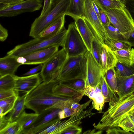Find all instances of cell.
Here are the masks:
<instances>
[{
  "instance_id": "cell-1",
  "label": "cell",
  "mask_w": 134,
  "mask_h": 134,
  "mask_svg": "<svg viewBox=\"0 0 134 134\" xmlns=\"http://www.w3.org/2000/svg\"><path fill=\"white\" fill-rule=\"evenodd\" d=\"M60 81L57 80L41 83L29 93L25 104V108L31 109L35 113L40 114L44 110L51 108L58 101L72 100L54 94V87Z\"/></svg>"
},
{
  "instance_id": "cell-2",
  "label": "cell",
  "mask_w": 134,
  "mask_h": 134,
  "mask_svg": "<svg viewBox=\"0 0 134 134\" xmlns=\"http://www.w3.org/2000/svg\"><path fill=\"white\" fill-rule=\"evenodd\" d=\"M134 108V94L118 101L109 108L103 114L102 118L95 126L98 130L118 127L120 122Z\"/></svg>"
},
{
  "instance_id": "cell-3",
  "label": "cell",
  "mask_w": 134,
  "mask_h": 134,
  "mask_svg": "<svg viewBox=\"0 0 134 134\" xmlns=\"http://www.w3.org/2000/svg\"><path fill=\"white\" fill-rule=\"evenodd\" d=\"M67 29L65 27L58 34L47 39L38 38L18 45L8 51L7 55L15 57L25 56L33 52L54 46H61L65 37Z\"/></svg>"
},
{
  "instance_id": "cell-4",
  "label": "cell",
  "mask_w": 134,
  "mask_h": 134,
  "mask_svg": "<svg viewBox=\"0 0 134 134\" xmlns=\"http://www.w3.org/2000/svg\"><path fill=\"white\" fill-rule=\"evenodd\" d=\"M70 1L60 0L47 14L36 18L31 24L29 35L34 38L38 37L40 34L53 22L61 16L65 15Z\"/></svg>"
},
{
  "instance_id": "cell-5",
  "label": "cell",
  "mask_w": 134,
  "mask_h": 134,
  "mask_svg": "<svg viewBox=\"0 0 134 134\" xmlns=\"http://www.w3.org/2000/svg\"><path fill=\"white\" fill-rule=\"evenodd\" d=\"M86 78V59L85 55L68 57L61 68L56 80L60 81Z\"/></svg>"
},
{
  "instance_id": "cell-6",
  "label": "cell",
  "mask_w": 134,
  "mask_h": 134,
  "mask_svg": "<svg viewBox=\"0 0 134 134\" xmlns=\"http://www.w3.org/2000/svg\"><path fill=\"white\" fill-rule=\"evenodd\" d=\"M61 46L66 52L68 57L85 55L88 51L75 22L69 25Z\"/></svg>"
},
{
  "instance_id": "cell-7",
  "label": "cell",
  "mask_w": 134,
  "mask_h": 134,
  "mask_svg": "<svg viewBox=\"0 0 134 134\" xmlns=\"http://www.w3.org/2000/svg\"><path fill=\"white\" fill-rule=\"evenodd\" d=\"M104 11L110 23L127 39L129 34L134 31V22L125 7L121 9H107Z\"/></svg>"
},
{
  "instance_id": "cell-8",
  "label": "cell",
  "mask_w": 134,
  "mask_h": 134,
  "mask_svg": "<svg viewBox=\"0 0 134 134\" xmlns=\"http://www.w3.org/2000/svg\"><path fill=\"white\" fill-rule=\"evenodd\" d=\"M92 107L85 110L80 111L77 114L70 116L64 120L59 119L51 125L38 133V134H61L62 132L69 127L79 126L83 119L90 117L96 113L92 112Z\"/></svg>"
},
{
  "instance_id": "cell-9",
  "label": "cell",
  "mask_w": 134,
  "mask_h": 134,
  "mask_svg": "<svg viewBox=\"0 0 134 134\" xmlns=\"http://www.w3.org/2000/svg\"><path fill=\"white\" fill-rule=\"evenodd\" d=\"M68 57L62 48L54 54L43 64L40 75L43 82H48L56 80L59 72Z\"/></svg>"
},
{
  "instance_id": "cell-10",
  "label": "cell",
  "mask_w": 134,
  "mask_h": 134,
  "mask_svg": "<svg viewBox=\"0 0 134 134\" xmlns=\"http://www.w3.org/2000/svg\"><path fill=\"white\" fill-rule=\"evenodd\" d=\"M85 20L94 38L102 44L109 39L106 34L103 25L99 19L93 8L92 0H85Z\"/></svg>"
},
{
  "instance_id": "cell-11",
  "label": "cell",
  "mask_w": 134,
  "mask_h": 134,
  "mask_svg": "<svg viewBox=\"0 0 134 134\" xmlns=\"http://www.w3.org/2000/svg\"><path fill=\"white\" fill-rule=\"evenodd\" d=\"M61 109H48L39 114L34 124L25 131L24 134H38L40 132L51 125L60 119L58 116Z\"/></svg>"
},
{
  "instance_id": "cell-12",
  "label": "cell",
  "mask_w": 134,
  "mask_h": 134,
  "mask_svg": "<svg viewBox=\"0 0 134 134\" xmlns=\"http://www.w3.org/2000/svg\"><path fill=\"white\" fill-rule=\"evenodd\" d=\"M43 0H25L0 10V16L12 17L23 13L38 10L42 6Z\"/></svg>"
},
{
  "instance_id": "cell-13",
  "label": "cell",
  "mask_w": 134,
  "mask_h": 134,
  "mask_svg": "<svg viewBox=\"0 0 134 134\" xmlns=\"http://www.w3.org/2000/svg\"><path fill=\"white\" fill-rule=\"evenodd\" d=\"M59 47L54 46L33 52L25 56L17 57V60L21 65L43 64L59 50Z\"/></svg>"
},
{
  "instance_id": "cell-14",
  "label": "cell",
  "mask_w": 134,
  "mask_h": 134,
  "mask_svg": "<svg viewBox=\"0 0 134 134\" xmlns=\"http://www.w3.org/2000/svg\"><path fill=\"white\" fill-rule=\"evenodd\" d=\"M86 59V86L90 85L94 87L100 82L104 76L100 65L91 53L88 51L85 55Z\"/></svg>"
},
{
  "instance_id": "cell-15",
  "label": "cell",
  "mask_w": 134,
  "mask_h": 134,
  "mask_svg": "<svg viewBox=\"0 0 134 134\" xmlns=\"http://www.w3.org/2000/svg\"><path fill=\"white\" fill-rule=\"evenodd\" d=\"M40 72L33 75L18 76L16 75L14 89L19 96L21 93L28 94L41 82Z\"/></svg>"
},
{
  "instance_id": "cell-16",
  "label": "cell",
  "mask_w": 134,
  "mask_h": 134,
  "mask_svg": "<svg viewBox=\"0 0 134 134\" xmlns=\"http://www.w3.org/2000/svg\"><path fill=\"white\" fill-rule=\"evenodd\" d=\"M116 75L118 91L119 101L134 94V74L124 77L116 73Z\"/></svg>"
},
{
  "instance_id": "cell-17",
  "label": "cell",
  "mask_w": 134,
  "mask_h": 134,
  "mask_svg": "<svg viewBox=\"0 0 134 134\" xmlns=\"http://www.w3.org/2000/svg\"><path fill=\"white\" fill-rule=\"evenodd\" d=\"M53 91L56 95L74 99L78 103L84 96L83 91L74 89L60 81L54 87Z\"/></svg>"
},
{
  "instance_id": "cell-18",
  "label": "cell",
  "mask_w": 134,
  "mask_h": 134,
  "mask_svg": "<svg viewBox=\"0 0 134 134\" xmlns=\"http://www.w3.org/2000/svg\"><path fill=\"white\" fill-rule=\"evenodd\" d=\"M21 64L18 62L16 57L7 55L0 59V77L7 75H15Z\"/></svg>"
},
{
  "instance_id": "cell-19",
  "label": "cell",
  "mask_w": 134,
  "mask_h": 134,
  "mask_svg": "<svg viewBox=\"0 0 134 134\" xmlns=\"http://www.w3.org/2000/svg\"><path fill=\"white\" fill-rule=\"evenodd\" d=\"M77 30L88 50L91 52L92 44L94 37L84 18L79 17L75 20Z\"/></svg>"
},
{
  "instance_id": "cell-20",
  "label": "cell",
  "mask_w": 134,
  "mask_h": 134,
  "mask_svg": "<svg viewBox=\"0 0 134 134\" xmlns=\"http://www.w3.org/2000/svg\"><path fill=\"white\" fill-rule=\"evenodd\" d=\"M100 65L105 76L106 72L115 66L118 60L111 49L105 44L102 45Z\"/></svg>"
},
{
  "instance_id": "cell-21",
  "label": "cell",
  "mask_w": 134,
  "mask_h": 134,
  "mask_svg": "<svg viewBox=\"0 0 134 134\" xmlns=\"http://www.w3.org/2000/svg\"><path fill=\"white\" fill-rule=\"evenodd\" d=\"M65 15L64 14L61 16L53 22L40 34L38 38L47 39L59 33L64 27Z\"/></svg>"
},
{
  "instance_id": "cell-22",
  "label": "cell",
  "mask_w": 134,
  "mask_h": 134,
  "mask_svg": "<svg viewBox=\"0 0 134 134\" xmlns=\"http://www.w3.org/2000/svg\"><path fill=\"white\" fill-rule=\"evenodd\" d=\"M85 1L70 0L69 6L65 15L70 16L74 20L79 17H85Z\"/></svg>"
},
{
  "instance_id": "cell-23",
  "label": "cell",
  "mask_w": 134,
  "mask_h": 134,
  "mask_svg": "<svg viewBox=\"0 0 134 134\" xmlns=\"http://www.w3.org/2000/svg\"><path fill=\"white\" fill-rule=\"evenodd\" d=\"M28 94L18 96L13 108L7 116L11 122L16 121L24 111Z\"/></svg>"
},
{
  "instance_id": "cell-24",
  "label": "cell",
  "mask_w": 134,
  "mask_h": 134,
  "mask_svg": "<svg viewBox=\"0 0 134 134\" xmlns=\"http://www.w3.org/2000/svg\"><path fill=\"white\" fill-rule=\"evenodd\" d=\"M39 114L27 113L24 110L16 121L21 128V134L29 128L35 122Z\"/></svg>"
},
{
  "instance_id": "cell-25",
  "label": "cell",
  "mask_w": 134,
  "mask_h": 134,
  "mask_svg": "<svg viewBox=\"0 0 134 134\" xmlns=\"http://www.w3.org/2000/svg\"><path fill=\"white\" fill-rule=\"evenodd\" d=\"M118 60L129 65L134 64V49H122L113 51Z\"/></svg>"
},
{
  "instance_id": "cell-26",
  "label": "cell",
  "mask_w": 134,
  "mask_h": 134,
  "mask_svg": "<svg viewBox=\"0 0 134 134\" xmlns=\"http://www.w3.org/2000/svg\"><path fill=\"white\" fill-rule=\"evenodd\" d=\"M93 0L98 7L104 11L109 9H121L125 7L121 0Z\"/></svg>"
},
{
  "instance_id": "cell-27",
  "label": "cell",
  "mask_w": 134,
  "mask_h": 134,
  "mask_svg": "<svg viewBox=\"0 0 134 134\" xmlns=\"http://www.w3.org/2000/svg\"><path fill=\"white\" fill-rule=\"evenodd\" d=\"M104 76L108 86L118 96V91L115 67H113L107 70Z\"/></svg>"
},
{
  "instance_id": "cell-28",
  "label": "cell",
  "mask_w": 134,
  "mask_h": 134,
  "mask_svg": "<svg viewBox=\"0 0 134 134\" xmlns=\"http://www.w3.org/2000/svg\"><path fill=\"white\" fill-rule=\"evenodd\" d=\"M104 26L107 35L109 39L129 43L125 36L120 32L118 29L111 25V24Z\"/></svg>"
},
{
  "instance_id": "cell-29",
  "label": "cell",
  "mask_w": 134,
  "mask_h": 134,
  "mask_svg": "<svg viewBox=\"0 0 134 134\" xmlns=\"http://www.w3.org/2000/svg\"><path fill=\"white\" fill-rule=\"evenodd\" d=\"M18 97L17 95L14 96L0 100V108L3 111L0 117L5 116L12 110Z\"/></svg>"
},
{
  "instance_id": "cell-30",
  "label": "cell",
  "mask_w": 134,
  "mask_h": 134,
  "mask_svg": "<svg viewBox=\"0 0 134 134\" xmlns=\"http://www.w3.org/2000/svg\"><path fill=\"white\" fill-rule=\"evenodd\" d=\"M115 67L116 73L120 76L127 77L134 74V64L126 65L118 60Z\"/></svg>"
},
{
  "instance_id": "cell-31",
  "label": "cell",
  "mask_w": 134,
  "mask_h": 134,
  "mask_svg": "<svg viewBox=\"0 0 134 134\" xmlns=\"http://www.w3.org/2000/svg\"><path fill=\"white\" fill-rule=\"evenodd\" d=\"M16 75H7L0 77V91L14 89Z\"/></svg>"
},
{
  "instance_id": "cell-32",
  "label": "cell",
  "mask_w": 134,
  "mask_h": 134,
  "mask_svg": "<svg viewBox=\"0 0 134 134\" xmlns=\"http://www.w3.org/2000/svg\"><path fill=\"white\" fill-rule=\"evenodd\" d=\"M105 43L113 51L122 49H129L132 48L131 45L128 43L110 39L106 40Z\"/></svg>"
},
{
  "instance_id": "cell-33",
  "label": "cell",
  "mask_w": 134,
  "mask_h": 134,
  "mask_svg": "<svg viewBox=\"0 0 134 134\" xmlns=\"http://www.w3.org/2000/svg\"><path fill=\"white\" fill-rule=\"evenodd\" d=\"M60 82L74 89L83 91L86 81L82 79H75L61 81Z\"/></svg>"
},
{
  "instance_id": "cell-34",
  "label": "cell",
  "mask_w": 134,
  "mask_h": 134,
  "mask_svg": "<svg viewBox=\"0 0 134 134\" xmlns=\"http://www.w3.org/2000/svg\"><path fill=\"white\" fill-rule=\"evenodd\" d=\"M97 40L94 38L92 42L91 53L100 65V59L102 52V45Z\"/></svg>"
},
{
  "instance_id": "cell-35",
  "label": "cell",
  "mask_w": 134,
  "mask_h": 134,
  "mask_svg": "<svg viewBox=\"0 0 134 134\" xmlns=\"http://www.w3.org/2000/svg\"><path fill=\"white\" fill-rule=\"evenodd\" d=\"M21 127L16 121L10 122L3 129L0 130V134H21Z\"/></svg>"
},
{
  "instance_id": "cell-36",
  "label": "cell",
  "mask_w": 134,
  "mask_h": 134,
  "mask_svg": "<svg viewBox=\"0 0 134 134\" xmlns=\"http://www.w3.org/2000/svg\"><path fill=\"white\" fill-rule=\"evenodd\" d=\"M95 93V92H94ZM92 100V107L93 109L101 113L105 102V98L102 92L95 93Z\"/></svg>"
},
{
  "instance_id": "cell-37",
  "label": "cell",
  "mask_w": 134,
  "mask_h": 134,
  "mask_svg": "<svg viewBox=\"0 0 134 134\" xmlns=\"http://www.w3.org/2000/svg\"><path fill=\"white\" fill-rule=\"evenodd\" d=\"M118 126L127 132L134 133V123L130 118L128 115L119 124Z\"/></svg>"
},
{
  "instance_id": "cell-38",
  "label": "cell",
  "mask_w": 134,
  "mask_h": 134,
  "mask_svg": "<svg viewBox=\"0 0 134 134\" xmlns=\"http://www.w3.org/2000/svg\"><path fill=\"white\" fill-rule=\"evenodd\" d=\"M102 92L105 98V102H109L110 101L109 90L104 76H103L100 82Z\"/></svg>"
},
{
  "instance_id": "cell-39",
  "label": "cell",
  "mask_w": 134,
  "mask_h": 134,
  "mask_svg": "<svg viewBox=\"0 0 134 134\" xmlns=\"http://www.w3.org/2000/svg\"><path fill=\"white\" fill-rule=\"evenodd\" d=\"M74 102L72 100H61L58 101L52 106L51 108L63 110L64 108L69 107Z\"/></svg>"
},
{
  "instance_id": "cell-40",
  "label": "cell",
  "mask_w": 134,
  "mask_h": 134,
  "mask_svg": "<svg viewBox=\"0 0 134 134\" xmlns=\"http://www.w3.org/2000/svg\"><path fill=\"white\" fill-rule=\"evenodd\" d=\"M130 13L134 22V0H121Z\"/></svg>"
},
{
  "instance_id": "cell-41",
  "label": "cell",
  "mask_w": 134,
  "mask_h": 134,
  "mask_svg": "<svg viewBox=\"0 0 134 134\" xmlns=\"http://www.w3.org/2000/svg\"><path fill=\"white\" fill-rule=\"evenodd\" d=\"M107 134H132L131 132H127L118 126L109 128L106 131Z\"/></svg>"
},
{
  "instance_id": "cell-42",
  "label": "cell",
  "mask_w": 134,
  "mask_h": 134,
  "mask_svg": "<svg viewBox=\"0 0 134 134\" xmlns=\"http://www.w3.org/2000/svg\"><path fill=\"white\" fill-rule=\"evenodd\" d=\"M52 1L53 0H44L43 6L40 16L46 15L51 10Z\"/></svg>"
},
{
  "instance_id": "cell-43",
  "label": "cell",
  "mask_w": 134,
  "mask_h": 134,
  "mask_svg": "<svg viewBox=\"0 0 134 134\" xmlns=\"http://www.w3.org/2000/svg\"><path fill=\"white\" fill-rule=\"evenodd\" d=\"M82 132V129L79 126H73L69 127L63 131L62 134H80Z\"/></svg>"
},
{
  "instance_id": "cell-44",
  "label": "cell",
  "mask_w": 134,
  "mask_h": 134,
  "mask_svg": "<svg viewBox=\"0 0 134 134\" xmlns=\"http://www.w3.org/2000/svg\"><path fill=\"white\" fill-rule=\"evenodd\" d=\"M16 95L18 96L14 89L0 91V100Z\"/></svg>"
},
{
  "instance_id": "cell-45",
  "label": "cell",
  "mask_w": 134,
  "mask_h": 134,
  "mask_svg": "<svg viewBox=\"0 0 134 134\" xmlns=\"http://www.w3.org/2000/svg\"><path fill=\"white\" fill-rule=\"evenodd\" d=\"M95 89V87L89 85L86 86L83 91L84 95L87 96L92 100L94 95Z\"/></svg>"
},
{
  "instance_id": "cell-46",
  "label": "cell",
  "mask_w": 134,
  "mask_h": 134,
  "mask_svg": "<svg viewBox=\"0 0 134 134\" xmlns=\"http://www.w3.org/2000/svg\"><path fill=\"white\" fill-rule=\"evenodd\" d=\"M101 22L103 26H107L110 24V23L104 11L99 8Z\"/></svg>"
},
{
  "instance_id": "cell-47",
  "label": "cell",
  "mask_w": 134,
  "mask_h": 134,
  "mask_svg": "<svg viewBox=\"0 0 134 134\" xmlns=\"http://www.w3.org/2000/svg\"><path fill=\"white\" fill-rule=\"evenodd\" d=\"M43 64H39L37 66L32 68L23 75V76L30 75L36 74L42 69Z\"/></svg>"
},
{
  "instance_id": "cell-48",
  "label": "cell",
  "mask_w": 134,
  "mask_h": 134,
  "mask_svg": "<svg viewBox=\"0 0 134 134\" xmlns=\"http://www.w3.org/2000/svg\"><path fill=\"white\" fill-rule=\"evenodd\" d=\"M8 36V30L1 25L0 24V41L1 42L4 41Z\"/></svg>"
},
{
  "instance_id": "cell-49",
  "label": "cell",
  "mask_w": 134,
  "mask_h": 134,
  "mask_svg": "<svg viewBox=\"0 0 134 134\" xmlns=\"http://www.w3.org/2000/svg\"><path fill=\"white\" fill-rule=\"evenodd\" d=\"M5 116L0 117V130L5 128L11 122L7 116Z\"/></svg>"
},
{
  "instance_id": "cell-50",
  "label": "cell",
  "mask_w": 134,
  "mask_h": 134,
  "mask_svg": "<svg viewBox=\"0 0 134 134\" xmlns=\"http://www.w3.org/2000/svg\"><path fill=\"white\" fill-rule=\"evenodd\" d=\"M62 110L64 111V113L65 118L71 116L79 113L72 109L70 106L64 108Z\"/></svg>"
},
{
  "instance_id": "cell-51",
  "label": "cell",
  "mask_w": 134,
  "mask_h": 134,
  "mask_svg": "<svg viewBox=\"0 0 134 134\" xmlns=\"http://www.w3.org/2000/svg\"><path fill=\"white\" fill-rule=\"evenodd\" d=\"M24 0H0V2L6 3L10 6L14 5L23 1Z\"/></svg>"
},
{
  "instance_id": "cell-52",
  "label": "cell",
  "mask_w": 134,
  "mask_h": 134,
  "mask_svg": "<svg viewBox=\"0 0 134 134\" xmlns=\"http://www.w3.org/2000/svg\"><path fill=\"white\" fill-rule=\"evenodd\" d=\"M128 42L131 47H134V31L130 33L128 36Z\"/></svg>"
},
{
  "instance_id": "cell-53",
  "label": "cell",
  "mask_w": 134,
  "mask_h": 134,
  "mask_svg": "<svg viewBox=\"0 0 134 134\" xmlns=\"http://www.w3.org/2000/svg\"><path fill=\"white\" fill-rule=\"evenodd\" d=\"M92 5L94 10V11L96 12V14L97 15L99 19L100 20V15L99 14V10L98 8V7L96 4L95 3L94 1L93 0H92Z\"/></svg>"
},
{
  "instance_id": "cell-54",
  "label": "cell",
  "mask_w": 134,
  "mask_h": 134,
  "mask_svg": "<svg viewBox=\"0 0 134 134\" xmlns=\"http://www.w3.org/2000/svg\"><path fill=\"white\" fill-rule=\"evenodd\" d=\"M58 116L61 120L65 118L64 113L63 110H61L59 112Z\"/></svg>"
},
{
  "instance_id": "cell-55",
  "label": "cell",
  "mask_w": 134,
  "mask_h": 134,
  "mask_svg": "<svg viewBox=\"0 0 134 134\" xmlns=\"http://www.w3.org/2000/svg\"><path fill=\"white\" fill-rule=\"evenodd\" d=\"M10 6L5 3L0 2V10L5 9Z\"/></svg>"
},
{
  "instance_id": "cell-56",
  "label": "cell",
  "mask_w": 134,
  "mask_h": 134,
  "mask_svg": "<svg viewBox=\"0 0 134 134\" xmlns=\"http://www.w3.org/2000/svg\"><path fill=\"white\" fill-rule=\"evenodd\" d=\"M60 0H53L52 8L55 6L60 1Z\"/></svg>"
},
{
  "instance_id": "cell-57",
  "label": "cell",
  "mask_w": 134,
  "mask_h": 134,
  "mask_svg": "<svg viewBox=\"0 0 134 134\" xmlns=\"http://www.w3.org/2000/svg\"><path fill=\"white\" fill-rule=\"evenodd\" d=\"M128 115L131 120L134 123V116L130 114H128Z\"/></svg>"
},
{
  "instance_id": "cell-58",
  "label": "cell",
  "mask_w": 134,
  "mask_h": 134,
  "mask_svg": "<svg viewBox=\"0 0 134 134\" xmlns=\"http://www.w3.org/2000/svg\"><path fill=\"white\" fill-rule=\"evenodd\" d=\"M129 114H131L134 116V108L130 111Z\"/></svg>"
}]
</instances>
